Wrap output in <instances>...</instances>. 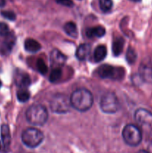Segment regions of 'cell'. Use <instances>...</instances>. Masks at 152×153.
<instances>
[{
  "instance_id": "4316f807",
  "label": "cell",
  "mask_w": 152,
  "mask_h": 153,
  "mask_svg": "<svg viewBox=\"0 0 152 153\" xmlns=\"http://www.w3.org/2000/svg\"><path fill=\"white\" fill-rule=\"evenodd\" d=\"M5 4V0H0V7H3Z\"/></svg>"
},
{
  "instance_id": "7c38bea8",
  "label": "cell",
  "mask_w": 152,
  "mask_h": 153,
  "mask_svg": "<svg viewBox=\"0 0 152 153\" xmlns=\"http://www.w3.org/2000/svg\"><path fill=\"white\" fill-rule=\"evenodd\" d=\"M1 137L4 148L5 149H7L10 146L11 137H10V128H9L8 126L6 124H4L1 127Z\"/></svg>"
},
{
  "instance_id": "5bb4252c",
  "label": "cell",
  "mask_w": 152,
  "mask_h": 153,
  "mask_svg": "<svg viewBox=\"0 0 152 153\" xmlns=\"http://www.w3.org/2000/svg\"><path fill=\"white\" fill-rule=\"evenodd\" d=\"M16 84L19 88H26L31 84L29 76L26 73H22L18 74L16 77Z\"/></svg>"
},
{
  "instance_id": "277c9868",
  "label": "cell",
  "mask_w": 152,
  "mask_h": 153,
  "mask_svg": "<svg viewBox=\"0 0 152 153\" xmlns=\"http://www.w3.org/2000/svg\"><path fill=\"white\" fill-rule=\"evenodd\" d=\"M122 137L125 143L131 146H138L142 138L139 128L133 124L125 126L122 131Z\"/></svg>"
},
{
  "instance_id": "83f0119b",
  "label": "cell",
  "mask_w": 152,
  "mask_h": 153,
  "mask_svg": "<svg viewBox=\"0 0 152 153\" xmlns=\"http://www.w3.org/2000/svg\"><path fill=\"white\" fill-rule=\"evenodd\" d=\"M137 153H150V152H147V151H145V150H140V151H139Z\"/></svg>"
},
{
  "instance_id": "d4e9b609",
  "label": "cell",
  "mask_w": 152,
  "mask_h": 153,
  "mask_svg": "<svg viewBox=\"0 0 152 153\" xmlns=\"http://www.w3.org/2000/svg\"><path fill=\"white\" fill-rule=\"evenodd\" d=\"M10 33L9 27L7 24L0 22V35L6 36Z\"/></svg>"
},
{
  "instance_id": "ffe728a7",
  "label": "cell",
  "mask_w": 152,
  "mask_h": 153,
  "mask_svg": "<svg viewBox=\"0 0 152 153\" xmlns=\"http://www.w3.org/2000/svg\"><path fill=\"white\" fill-rule=\"evenodd\" d=\"M62 76V71L59 67H57L52 70L49 76V81L51 82H56L59 80Z\"/></svg>"
},
{
  "instance_id": "7402d4cb",
  "label": "cell",
  "mask_w": 152,
  "mask_h": 153,
  "mask_svg": "<svg viewBox=\"0 0 152 153\" xmlns=\"http://www.w3.org/2000/svg\"><path fill=\"white\" fill-rule=\"evenodd\" d=\"M99 7L102 11L107 12L113 7L112 0H99Z\"/></svg>"
},
{
  "instance_id": "7a4b0ae2",
  "label": "cell",
  "mask_w": 152,
  "mask_h": 153,
  "mask_svg": "<svg viewBox=\"0 0 152 153\" xmlns=\"http://www.w3.org/2000/svg\"><path fill=\"white\" fill-rule=\"evenodd\" d=\"M26 119L29 123L34 126H43L48 119V112L41 105H33L27 110Z\"/></svg>"
},
{
  "instance_id": "ba28073f",
  "label": "cell",
  "mask_w": 152,
  "mask_h": 153,
  "mask_svg": "<svg viewBox=\"0 0 152 153\" xmlns=\"http://www.w3.org/2000/svg\"><path fill=\"white\" fill-rule=\"evenodd\" d=\"M135 120L142 126L152 128V114L144 108H139L136 111Z\"/></svg>"
},
{
  "instance_id": "f546056e",
  "label": "cell",
  "mask_w": 152,
  "mask_h": 153,
  "mask_svg": "<svg viewBox=\"0 0 152 153\" xmlns=\"http://www.w3.org/2000/svg\"><path fill=\"white\" fill-rule=\"evenodd\" d=\"M1 82L0 81V88H1Z\"/></svg>"
},
{
  "instance_id": "5b68a950",
  "label": "cell",
  "mask_w": 152,
  "mask_h": 153,
  "mask_svg": "<svg viewBox=\"0 0 152 153\" xmlns=\"http://www.w3.org/2000/svg\"><path fill=\"white\" fill-rule=\"evenodd\" d=\"M70 99L63 94H56L52 97L50 102L51 109L57 114H65L69 111L71 107Z\"/></svg>"
},
{
  "instance_id": "44dd1931",
  "label": "cell",
  "mask_w": 152,
  "mask_h": 153,
  "mask_svg": "<svg viewBox=\"0 0 152 153\" xmlns=\"http://www.w3.org/2000/svg\"><path fill=\"white\" fill-rule=\"evenodd\" d=\"M137 53H136L135 50L133 48L129 47L127 50L126 52V60L128 62V64H133L137 60Z\"/></svg>"
},
{
  "instance_id": "603a6c76",
  "label": "cell",
  "mask_w": 152,
  "mask_h": 153,
  "mask_svg": "<svg viewBox=\"0 0 152 153\" xmlns=\"http://www.w3.org/2000/svg\"><path fill=\"white\" fill-rule=\"evenodd\" d=\"M37 68L39 73H41L42 75H45L48 71V67L46 66V63L41 58L38 59V61H37Z\"/></svg>"
},
{
  "instance_id": "d6986e66",
  "label": "cell",
  "mask_w": 152,
  "mask_h": 153,
  "mask_svg": "<svg viewBox=\"0 0 152 153\" xmlns=\"http://www.w3.org/2000/svg\"><path fill=\"white\" fill-rule=\"evenodd\" d=\"M16 97L21 102H25L30 98V93L25 88H20L16 93Z\"/></svg>"
},
{
  "instance_id": "ac0fdd59",
  "label": "cell",
  "mask_w": 152,
  "mask_h": 153,
  "mask_svg": "<svg viewBox=\"0 0 152 153\" xmlns=\"http://www.w3.org/2000/svg\"><path fill=\"white\" fill-rule=\"evenodd\" d=\"M64 31L66 32V34L67 35L70 36L71 37L73 38H76L77 37V28L75 24L72 22H68L65 24L64 25Z\"/></svg>"
},
{
  "instance_id": "cb8c5ba5",
  "label": "cell",
  "mask_w": 152,
  "mask_h": 153,
  "mask_svg": "<svg viewBox=\"0 0 152 153\" xmlns=\"http://www.w3.org/2000/svg\"><path fill=\"white\" fill-rule=\"evenodd\" d=\"M1 15L8 20L13 21L16 19V14L10 10H3L1 12Z\"/></svg>"
},
{
  "instance_id": "8992f818",
  "label": "cell",
  "mask_w": 152,
  "mask_h": 153,
  "mask_svg": "<svg viewBox=\"0 0 152 153\" xmlns=\"http://www.w3.org/2000/svg\"><path fill=\"white\" fill-rule=\"evenodd\" d=\"M100 108L104 113H116L119 108V100L116 96L113 93L104 94L100 100Z\"/></svg>"
},
{
  "instance_id": "9a60e30c",
  "label": "cell",
  "mask_w": 152,
  "mask_h": 153,
  "mask_svg": "<svg viewBox=\"0 0 152 153\" xmlns=\"http://www.w3.org/2000/svg\"><path fill=\"white\" fill-rule=\"evenodd\" d=\"M25 49L27 52L35 53L41 49V46L37 40L28 38L25 41Z\"/></svg>"
},
{
  "instance_id": "30bf717a",
  "label": "cell",
  "mask_w": 152,
  "mask_h": 153,
  "mask_svg": "<svg viewBox=\"0 0 152 153\" xmlns=\"http://www.w3.org/2000/svg\"><path fill=\"white\" fill-rule=\"evenodd\" d=\"M91 51V46L89 44L87 43H83V44H80V46L77 47V50L75 52V56L77 57V58L80 61H84L86 58H88V56L89 55Z\"/></svg>"
},
{
  "instance_id": "52a82bcc",
  "label": "cell",
  "mask_w": 152,
  "mask_h": 153,
  "mask_svg": "<svg viewBox=\"0 0 152 153\" xmlns=\"http://www.w3.org/2000/svg\"><path fill=\"white\" fill-rule=\"evenodd\" d=\"M124 70L122 68L115 67L108 64L101 66L98 69V75L102 79H120L124 76Z\"/></svg>"
},
{
  "instance_id": "2e32d148",
  "label": "cell",
  "mask_w": 152,
  "mask_h": 153,
  "mask_svg": "<svg viewBox=\"0 0 152 153\" xmlns=\"http://www.w3.org/2000/svg\"><path fill=\"white\" fill-rule=\"evenodd\" d=\"M107 55V48L104 45H99L94 50V61L95 62H100L105 58Z\"/></svg>"
},
{
  "instance_id": "6da1fadb",
  "label": "cell",
  "mask_w": 152,
  "mask_h": 153,
  "mask_svg": "<svg viewBox=\"0 0 152 153\" xmlns=\"http://www.w3.org/2000/svg\"><path fill=\"white\" fill-rule=\"evenodd\" d=\"M72 107L79 111L84 112L89 110L93 103V97L90 91L86 89H77L70 97Z\"/></svg>"
},
{
  "instance_id": "484cf974",
  "label": "cell",
  "mask_w": 152,
  "mask_h": 153,
  "mask_svg": "<svg viewBox=\"0 0 152 153\" xmlns=\"http://www.w3.org/2000/svg\"><path fill=\"white\" fill-rule=\"evenodd\" d=\"M57 3L61 4V5L66 6V7H72L74 5V3L72 0H56Z\"/></svg>"
},
{
  "instance_id": "8fae6325",
  "label": "cell",
  "mask_w": 152,
  "mask_h": 153,
  "mask_svg": "<svg viewBox=\"0 0 152 153\" xmlns=\"http://www.w3.org/2000/svg\"><path fill=\"white\" fill-rule=\"evenodd\" d=\"M139 76L141 80L152 83V67L147 64L142 65L139 68Z\"/></svg>"
},
{
  "instance_id": "9c48e42d",
  "label": "cell",
  "mask_w": 152,
  "mask_h": 153,
  "mask_svg": "<svg viewBox=\"0 0 152 153\" xmlns=\"http://www.w3.org/2000/svg\"><path fill=\"white\" fill-rule=\"evenodd\" d=\"M50 60L52 64L55 67H60L66 62V57L58 49H54L50 54Z\"/></svg>"
},
{
  "instance_id": "e0dca14e",
  "label": "cell",
  "mask_w": 152,
  "mask_h": 153,
  "mask_svg": "<svg viewBox=\"0 0 152 153\" xmlns=\"http://www.w3.org/2000/svg\"><path fill=\"white\" fill-rule=\"evenodd\" d=\"M124 44H125V41L120 37H118L117 38L113 40L112 50H113V53L115 56H118L122 53V50H123Z\"/></svg>"
},
{
  "instance_id": "4fadbf2b",
  "label": "cell",
  "mask_w": 152,
  "mask_h": 153,
  "mask_svg": "<svg viewBox=\"0 0 152 153\" xmlns=\"http://www.w3.org/2000/svg\"><path fill=\"white\" fill-rule=\"evenodd\" d=\"M86 34L89 38L93 37H101L105 34V29L103 26L97 25V26L91 27L86 29Z\"/></svg>"
},
{
  "instance_id": "f1b7e54d",
  "label": "cell",
  "mask_w": 152,
  "mask_h": 153,
  "mask_svg": "<svg viewBox=\"0 0 152 153\" xmlns=\"http://www.w3.org/2000/svg\"><path fill=\"white\" fill-rule=\"evenodd\" d=\"M131 1H135V2H138V1H141V0H131Z\"/></svg>"
},
{
  "instance_id": "3957f363",
  "label": "cell",
  "mask_w": 152,
  "mask_h": 153,
  "mask_svg": "<svg viewBox=\"0 0 152 153\" xmlns=\"http://www.w3.org/2000/svg\"><path fill=\"white\" fill-rule=\"evenodd\" d=\"M44 135L43 132L35 128H28L22 134V141L29 148H35L43 142Z\"/></svg>"
},
{
  "instance_id": "4dcf8cb0",
  "label": "cell",
  "mask_w": 152,
  "mask_h": 153,
  "mask_svg": "<svg viewBox=\"0 0 152 153\" xmlns=\"http://www.w3.org/2000/svg\"><path fill=\"white\" fill-rule=\"evenodd\" d=\"M0 149H1V143H0Z\"/></svg>"
}]
</instances>
